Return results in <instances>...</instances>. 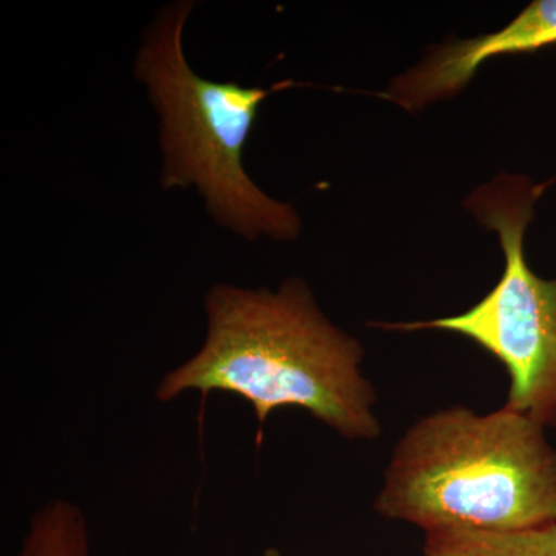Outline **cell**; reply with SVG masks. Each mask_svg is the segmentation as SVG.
<instances>
[{
    "label": "cell",
    "instance_id": "cell-1",
    "mask_svg": "<svg viewBox=\"0 0 556 556\" xmlns=\"http://www.w3.org/2000/svg\"><path fill=\"white\" fill-rule=\"evenodd\" d=\"M203 345L160 380L155 397L233 394L263 426L278 408H302L348 441H375L382 426L376 393L362 375L364 348L318 308L302 278L276 289L218 283L207 292Z\"/></svg>",
    "mask_w": 556,
    "mask_h": 556
},
{
    "label": "cell",
    "instance_id": "cell-4",
    "mask_svg": "<svg viewBox=\"0 0 556 556\" xmlns=\"http://www.w3.org/2000/svg\"><path fill=\"white\" fill-rule=\"evenodd\" d=\"M543 190L530 178L501 174L466 200L478 222L495 230L506 257L503 276L481 302L457 316L380 327L455 332L484 348L510 376L504 407L547 430L556 428V277L536 276L525 254Z\"/></svg>",
    "mask_w": 556,
    "mask_h": 556
},
{
    "label": "cell",
    "instance_id": "cell-6",
    "mask_svg": "<svg viewBox=\"0 0 556 556\" xmlns=\"http://www.w3.org/2000/svg\"><path fill=\"white\" fill-rule=\"evenodd\" d=\"M422 556H556V522L515 532L430 530Z\"/></svg>",
    "mask_w": 556,
    "mask_h": 556
},
{
    "label": "cell",
    "instance_id": "cell-2",
    "mask_svg": "<svg viewBox=\"0 0 556 556\" xmlns=\"http://www.w3.org/2000/svg\"><path fill=\"white\" fill-rule=\"evenodd\" d=\"M375 510L424 532L555 525L556 448L546 428L507 407L439 409L399 439Z\"/></svg>",
    "mask_w": 556,
    "mask_h": 556
},
{
    "label": "cell",
    "instance_id": "cell-3",
    "mask_svg": "<svg viewBox=\"0 0 556 556\" xmlns=\"http://www.w3.org/2000/svg\"><path fill=\"white\" fill-rule=\"evenodd\" d=\"M193 3L160 11L142 38L135 75L148 87L160 118L164 189L193 188L207 214L243 239L291 241L302 222L295 208L270 199L244 170L249 134L273 89L217 83L197 75L186 60L182 35Z\"/></svg>",
    "mask_w": 556,
    "mask_h": 556
},
{
    "label": "cell",
    "instance_id": "cell-5",
    "mask_svg": "<svg viewBox=\"0 0 556 556\" xmlns=\"http://www.w3.org/2000/svg\"><path fill=\"white\" fill-rule=\"evenodd\" d=\"M555 43L556 0H535L503 30L434 47L416 67L391 80L382 97L399 108L416 112L431 102L455 97L492 58L535 51Z\"/></svg>",
    "mask_w": 556,
    "mask_h": 556
},
{
    "label": "cell",
    "instance_id": "cell-7",
    "mask_svg": "<svg viewBox=\"0 0 556 556\" xmlns=\"http://www.w3.org/2000/svg\"><path fill=\"white\" fill-rule=\"evenodd\" d=\"M16 556H91L83 510L60 497L40 507Z\"/></svg>",
    "mask_w": 556,
    "mask_h": 556
},
{
    "label": "cell",
    "instance_id": "cell-8",
    "mask_svg": "<svg viewBox=\"0 0 556 556\" xmlns=\"http://www.w3.org/2000/svg\"><path fill=\"white\" fill-rule=\"evenodd\" d=\"M263 556H283L281 555L280 551H277V548H268V551L265 552V555Z\"/></svg>",
    "mask_w": 556,
    "mask_h": 556
}]
</instances>
